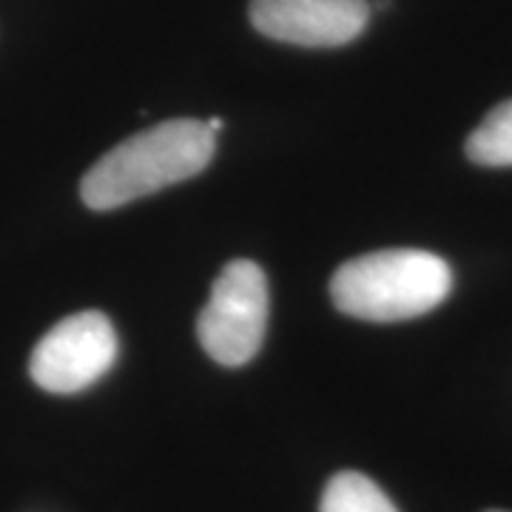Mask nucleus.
Wrapping results in <instances>:
<instances>
[{
  "mask_svg": "<svg viewBox=\"0 0 512 512\" xmlns=\"http://www.w3.org/2000/svg\"><path fill=\"white\" fill-rule=\"evenodd\" d=\"M214 151L217 134L205 120H165L100 157L83 177L80 194L92 211H111L197 177L211 163Z\"/></svg>",
  "mask_w": 512,
  "mask_h": 512,
  "instance_id": "1",
  "label": "nucleus"
},
{
  "mask_svg": "<svg viewBox=\"0 0 512 512\" xmlns=\"http://www.w3.org/2000/svg\"><path fill=\"white\" fill-rule=\"evenodd\" d=\"M453 291V271L441 256L416 248L373 251L345 262L330 279V299L365 322H404L424 316Z\"/></svg>",
  "mask_w": 512,
  "mask_h": 512,
  "instance_id": "2",
  "label": "nucleus"
},
{
  "mask_svg": "<svg viewBox=\"0 0 512 512\" xmlns=\"http://www.w3.org/2000/svg\"><path fill=\"white\" fill-rule=\"evenodd\" d=\"M268 325V279L251 259H234L214 279L208 305L197 322L205 353L222 367H242L254 359Z\"/></svg>",
  "mask_w": 512,
  "mask_h": 512,
  "instance_id": "3",
  "label": "nucleus"
},
{
  "mask_svg": "<svg viewBox=\"0 0 512 512\" xmlns=\"http://www.w3.org/2000/svg\"><path fill=\"white\" fill-rule=\"evenodd\" d=\"M117 359V333L106 313L83 311L57 322L29 359V373L46 393H80L103 379Z\"/></svg>",
  "mask_w": 512,
  "mask_h": 512,
  "instance_id": "4",
  "label": "nucleus"
},
{
  "mask_svg": "<svg viewBox=\"0 0 512 512\" xmlns=\"http://www.w3.org/2000/svg\"><path fill=\"white\" fill-rule=\"evenodd\" d=\"M367 20V0H251L259 35L308 49L345 46L365 32Z\"/></svg>",
  "mask_w": 512,
  "mask_h": 512,
  "instance_id": "5",
  "label": "nucleus"
},
{
  "mask_svg": "<svg viewBox=\"0 0 512 512\" xmlns=\"http://www.w3.org/2000/svg\"><path fill=\"white\" fill-rule=\"evenodd\" d=\"M319 512H399L384 490L362 473H336L330 478Z\"/></svg>",
  "mask_w": 512,
  "mask_h": 512,
  "instance_id": "6",
  "label": "nucleus"
},
{
  "mask_svg": "<svg viewBox=\"0 0 512 512\" xmlns=\"http://www.w3.org/2000/svg\"><path fill=\"white\" fill-rule=\"evenodd\" d=\"M467 157L487 168H510L512 165V100L495 106L481 126L467 137Z\"/></svg>",
  "mask_w": 512,
  "mask_h": 512,
  "instance_id": "7",
  "label": "nucleus"
},
{
  "mask_svg": "<svg viewBox=\"0 0 512 512\" xmlns=\"http://www.w3.org/2000/svg\"><path fill=\"white\" fill-rule=\"evenodd\" d=\"M205 126L211 128L214 134H220V131H222V120H220V117H211V120H205Z\"/></svg>",
  "mask_w": 512,
  "mask_h": 512,
  "instance_id": "8",
  "label": "nucleus"
},
{
  "mask_svg": "<svg viewBox=\"0 0 512 512\" xmlns=\"http://www.w3.org/2000/svg\"><path fill=\"white\" fill-rule=\"evenodd\" d=\"M490 512H507V510H490Z\"/></svg>",
  "mask_w": 512,
  "mask_h": 512,
  "instance_id": "9",
  "label": "nucleus"
}]
</instances>
